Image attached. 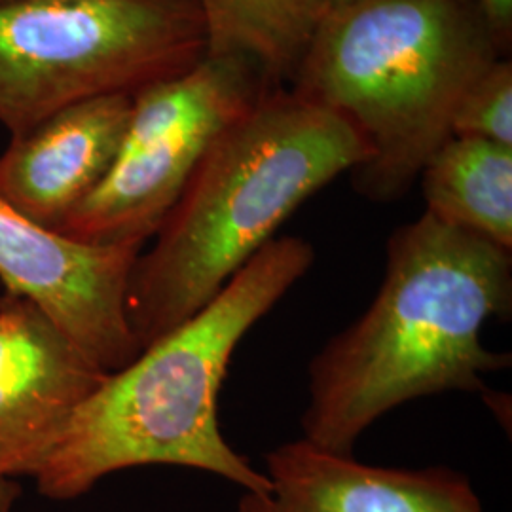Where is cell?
<instances>
[{"mask_svg": "<svg viewBox=\"0 0 512 512\" xmlns=\"http://www.w3.org/2000/svg\"><path fill=\"white\" fill-rule=\"evenodd\" d=\"M452 135L476 137L512 147V63L499 57L463 93Z\"/></svg>", "mask_w": 512, "mask_h": 512, "instance_id": "13", "label": "cell"}, {"mask_svg": "<svg viewBox=\"0 0 512 512\" xmlns=\"http://www.w3.org/2000/svg\"><path fill=\"white\" fill-rule=\"evenodd\" d=\"M346 2H351V0H330V6H338V4H346Z\"/></svg>", "mask_w": 512, "mask_h": 512, "instance_id": "16", "label": "cell"}, {"mask_svg": "<svg viewBox=\"0 0 512 512\" xmlns=\"http://www.w3.org/2000/svg\"><path fill=\"white\" fill-rule=\"evenodd\" d=\"M511 311L512 251L427 211L397 228L372 304L310 361L302 439L353 454L401 404L486 391L482 376L509 368L511 353L486 348L482 327Z\"/></svg>", "mask_w": 512, "mask_h": 512, "instance_id": "1", "label": "cell"}, {"mask_svg": "<svg viewBox=\"0 0 512 512\" xmlns=\"http://www.w3.org/2000/svg\"><path fill=\"white\" fill-rule=\"evenodd\" d=\"M270 88L247 59L205 55L190 71L137 93L107 175L57 232L93 245L145 247L207 148Z\"/></svg>", "mask_w": 512, "mask_h": 512, "instance_id": "6", "label": "cell"}, {"mask_svg": "<svg viewBox=\"0 0 512 512\" xmlns=\"http://www.w3.org/2000/svg\"><path fill=\"white\" fill-rule=\"evenodd\" d=\"M420 179L427 213L512 251V147L452 135Z\"/></svg>", "mask_w": 512, "mask_h": 512, "instance_id": "11", "label": "cell"}, {"mask_svg": "<svg viewBox=\"0 0 512 512\" xmlns=\"http://www.w3.org/2000/svg\"><path fill=\"white\" fill-rule=\"evenodd\" d=\"M133 97L88 99L12 137L0 154V198L40 226L59 230L107 175Z\"/></svg>", "mask_w": 512, "mask_h": 512, "instance_id": "10", "label": "cell"}, {"mask_svg": "<svg viewBox=\"0 0 512 512\" xmlns=\"http://www.w3.org/2000/svg\"><path fill=\"white\" fill-rule=\"evenodd\" d=\"M207 55H234L253 63L279 86L293 82L330 0H196Z\"/></svg>", "mask_w": 512, "mask_h": 512, "instance_id": "12", "label": "cell"}, {"mask_svg": "<svg viewBox=\"0 0 512 512\" xmlns=\"http://www.w3.org/2000/svg\"><path fill=\"white\" fill-rule=\"evenodd\" d=\"M501 50L511 48L512 0H478Z\"/></svg>", "mask_w": 512, "mask_h": 512, "instance_id": "14", "label": "cell"}, {"mask_svg": "<svg viewBox=\"0 0 512 512\" xmlns=\"http://www.w3.org/2000/svg\"><path fill=\"white\" fill-rule=\"evenodd\" d=\"M310 241L274 238L203 310L109 372L74 414L40 469V494L74 499L105 476L143 465H175L264 492L268 476L224 439L220 387L243 336L308 274Z\"/></svg>", "mask_w": 512, "mask_h": 512, "instance_id": "2", "label": "cell"}, {"mask_svg": "<svg viewBox=\"0 0 512 512\" xmlns=\"http://www.w3.org/2000/svg\"><path fill=\"white\" fill-rule=\"evenodd\" d=\"M18 484L12 478L0 476V512L14 511V505L18 501Z\"/></svg>", "mask_w": 512, "mask_h": 512, "instance_id": "15", "label": "cell"}, {"mask_svg": "<svg viewBox=\"0 0 512 512\" xmlns=\"http://www.w3.org/2000/svg\"><path fill=\"white\" fill-rule=\"evenodd\" d=\"M10 2H18V0H0V6L2 4H10Z\"/></svg>", "mask_w": 512, "mask_h": 512, "instance_id": "17", "label": "cell"}, {"mask_svg": "<svg viewBox=\"0 0 512 512\" xmlns=\"http://www.w3.org/2000/svg\"><path fill=\"white\" fill-rule=\"evenodd\" d=\"M54 319L0 296V476H37L74 414L107 378Z\"/></svg>", "mask_w": 512, "mask_h": 512, "instance_id": "8", "label": "cell"}, {"mask_svg": "<svg viewBox=\"0 0 512 512\" xmlns=\"http://www.w3.org/2000/svg\"><path fill=\"white\" fill-rule=\"evenodd\" d=\"M505 57L478 0H351L330 6L293 90L355 129L370 156L351 171L370 202H395L452 137L459 101Z\"/></svg>", "mask_w": 512, "mask_h": 512, "instance_id": "4", "label": "cell"}, {"mask_svg": "<svg viewBox=\"0 0 512 512\" xmlns=\"http://www.w3.org/2000/svg\"><path fill=\"white\" fill-rule=\"evenodd\" d=\"M264 463L270 488L243 492L236 512H482L469 476L444 465H368L306 439L277 446Z\"/></svg>", "mask_w": 512, "mask_h": 512, "instance_id": "9", "label": "cell"}, {"mask_svg": "<svg viewBox=\"0 0 512 512\" xmlns=\"http://www.w3.org/2000/svg\"><path fill=\"white\" fill-rule=\"evenodd\" d=\"M207 55L196 0H18L0 6V126L12 137L105 95H137Z\"/></svg>", "mask_w": 512, "mask_h": 512, "instance_id": "5", "label": "cell"}, {"mask_svg": "<svg viewBox=\"0 0 512 512\" xmlns=\"http://www.w3.org/2000/svg\"><path fill=\"white\" fill-rule=\"evenodd\" d=\"M143 245H93L40 226L0 198V281L46 311L105 372L141 349L128 321L129 277Z\"/></svg>", "mask_w": 512, "mask_h": 512, "instance_id": "7", "label": "cell"}, {"mask_svg": "<svg viewBox=\"0 0 512 512\" xmlns=\"http://www.w3.org/2000/svg\"><path fill=\"white\" fill-rule=\"evenodd\" d=\"M368 156L332 110L266 90L207 148L133 266L126 308L139 349L203 310L302 203Z\"/></svg>", "mask_w": 512, "mask_h": 512, "instance_id": "3", "label": "cell"}]
</instances>
